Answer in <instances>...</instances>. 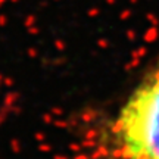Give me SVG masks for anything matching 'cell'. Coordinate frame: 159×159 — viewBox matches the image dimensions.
<instances>
[{
    "label": "cell",
    "instance_id": "1",
    "mask_svg": "<svg viewBox=\"0 0 159 159\" xmlns=\"http://www.w3.org/2000/svg\"><path fill=\"white\" fill-rule=\"evenodd\" d=\"M106 136L114 159H159V61L127 94Z\"/></svg>",
    "mask_w": 159,
    "mask_h": 159
}]
</instances>
